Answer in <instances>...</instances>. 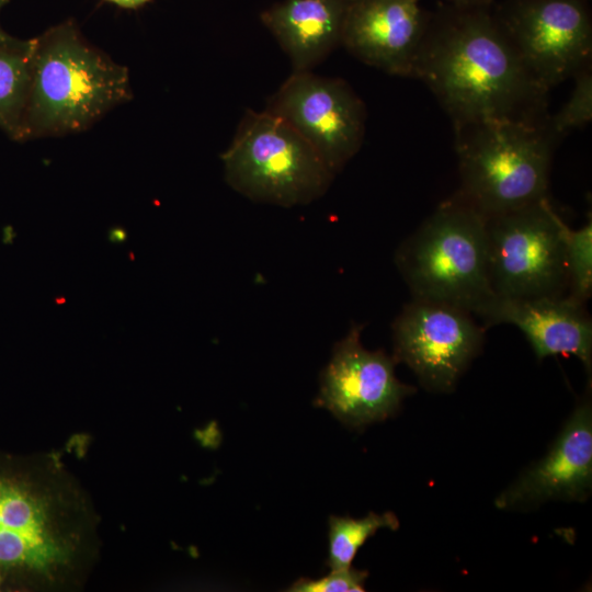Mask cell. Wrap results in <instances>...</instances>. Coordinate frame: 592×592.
<instances>
[{
    "instance_id": "obj_1",
    "label": "cell",
    "mask_w": 592,
    "mask_h": 592,
    "mask_svg": "<svg viewBox=\"0 0 592 592\" xmlns=\"http://www.w3.org/2000/svg\"><path fill=\"white\" fill-rule=\"evenodd\" d=\"M413 77L454 125L490 119L546 121V91L524 65L491 7L452 4L431 14Z\"/></svg>"
},
{
    "instance_id": "obj_2",
    "label": "cell",
    "mask_w": 592,
    "mask_h": 592,
    "mask_svg": "<svg viewBox=\"0 0 592 592\" xmlns=\"http://www.w3.org/2000/svg\"><path fill=\"white\" fill-rule=\"evenodd\" d=\"M96 516L86 492L55 456L15 473L0 467V576L47 588L76 584L94 559Z\"/></svg>"
},
{
    "instance_id": "obj_3",
    "label": "cell",
    "mask_w": 592,
    "mask_h": 592,
    "mask_svg": "<svg viewBox=\"0 0 592 592\" xmlns=\"http://www.w3.org/2000/svg\"><path fill=\"white\" fill-rule=\"evenodd\" d=\"M132 95L128 69L65 21L33 38L18 141L82 132Z\"/></svg>"
},
{
    "instance_id": "obj_4",
    "label": "cell",
    "mask_w": 592,
    "mask_h": 592,
    "mask_svg": "<svg viewBox=\"0 0 592 592\" xmlns=\"http://www.w3.org/2000/svg\"><path fill=\"white\" fill-rule=\"evenodd\" d=\"M460 189L486 217L548 197L555 139L546 121L490 119L455 126Z\"/></svg>"
},
{
    "instance_id": "obj_5",
    "label": "cell",
    "mask_w": 592,
    "mask_h": 592,
    "mask_svg": "<svg viewBox=\"0 0 592 592\" xmlns=\"http://www.w3.org/2000/svg\"><path fill=\"white\" fill-rule=\"evenodd\" d=\"M487 217L457 193L397 249L412 298L448 304L480 318L494 299L488 278Z\"/></svg>"
},
{
    "instance_id": "obj_6",
    "label": "cell",
    "mask_w": 592,
    "mask_h": 592,
    "mask_svg": "<svg viewBox=\"0 0 592 592\" xmlns=\"http://www.w3.org/2000/svg\"><path fill=\"white\" fill-rule=\"evenodd\" d=\"M221 160L235 191L283 207L316 201L334 178L305 138L265 110L246 113Z\"/></svg>"
},
{
    "instance_id": "obj_7",
    "label": "cell",
    "mask_w": 592,
    "mask_h": 592,
    "mask_svg": "<svg viewBox=\"0 0 592 592\" xmlns=\"http://www.w3.org/2000/svg\"><path fill=\"white\" fill-rule=\"evenodd\" d=\"M486 225L488 278L494 298L567 295V223L548 197L487 217Z\"/></svg>"
},
{
    "instance_id": "obj_8",
    "label": "cell",
    "mask_w": 592,
    "mask_h": 592,
    "mask_svg": "<svg viewBox=\"0 0 592 592\" xmlns=\"http://www.w3.org/2000/svg\"><path fill=\"white\" fill-rule=\"evenodd\" d=\"M589 0H505L493 11L524 65L548 91L590 65Z\"/></svg>"
},
{
    "instance_id": "obj_9",
    "label": "cell",
    "mask_w": 592,
    "mask_h": 592,
    "mask_svg": "<svg viewBox=\"0 0 592 592\" xmlns=\"http://www.w3.org/2000/svg\"><path fill=\"white\" fill-rule=\"evenodd\" d=\"M485 330L465 309L412 298L392 322V357L425 389L448 392L480 353Z\"/></svg>"
},
{
    "instance_id": "obj_10",
    "label": "cell",
    "mask_w": 592,
    "mask_h": 592,
    "mask_svg": "<svg viewBox=\"0 0 592 592\" xmlns=\"http://www.w3.org/2000/svg\"><path fill=\"white\" fill-rule=\"evenodd\" d=\"M292 126L335 175L360 150L366 111L342 79L294 72L265 109Z\"/></svg>"
},
{
    "instance_id": "obj_11",
    "label": "cell",
    "mask_w": 592,
    "mask_h": 592,
    "mask_svg": "<svg viewBox=\"0 0 592 592\" xmlns=\"http://www.w3.org/2000/svg\"><path fill=\"white\" fill-rule=\"evenodd\" d=\"M364 325L353 323L333 348L321 373L316 405L352 428H362L394 415L415 388L399 382L396 361L383 350L362 345Z\"/></svg>"
},
{
    "instance_id": "obj_12",
    "label": "cell",
    "mask_w": 592,
    "mask_h": 592,
    "mask_svg": "<svg viewBox=\"0 0 592 592\" xmlns=\"http://www.w3.org/2000/svg\"><path fill=\"white\" fill-rule=\"evenodd\" d=\"M592 489V407L585 397L548 453L494 500L501 510L535 508L548 500L585 501Z\"/></svg>"
},
{
    "instance_id": "obj_13",
    "label": "cell",
    "mask_w": 592,
    "mask_h": 592,
    "mask_svg": "<svg viewBox=\"0 0 592 592\" xmlns=\"http://www.w3.org/2000/svg\"><path fill=\"white\" fill-rule=\"evenodd\" d=\"M421 0H349L341 44L363 62L413 77L431 14Z\"/></svg>"
},
{
    "instance_id": "obj_14",
    "label": "cell",
    "mask_w": 592,
    "mask_h": 592,
    "mask_svg": "<svg viewBox=\"0 0 592 592\" xmlns=\"http://www.w3.org/2000/svg\"><path fill=\"white\" fill-rule=\"evenodd\" d=\"M485 328L509 323L519 328L538 361L574 355L591 374L592 321L585 309L568 295L537 298H494L480 317Z\"/></svg>"
},
{
    "instance_id": "obj_15",
    "label": "cell",
    "mask_w": 592,
    "mask_h": 592,
    "mask_svg": "<svg viewBox=\"0 0 592 592\" xmlns=\"http://www.w3.org/2000/svg\"><path fill=\"white\" fill-rule=\"evenodd\" d=\"M349 0H284L261 14L294 72L310 71L339 44Z\"/></svg>"
},
{
    "instance_id": "obj_16",
    "label": "cell",
    "mask_w": 592,
    "mask_h": 592,
    "mask_svg": "<svg viewBox=\"0 0 592 592\" xmlns=\"http://www.w3.org/2000/svg\"><path fill=\"white\" fill-rule=\"evenodd\" d=\"M33 38L0 44V130L18 141L31 80Z\"/></svg>"
},
{
    "instance_id": "obj_17",
    "label": "cell",
    "mask_w": 592,
    "mask_h": 592,
    "mask_svg": "<svg viewBox=\"0 0 592 592\" xmlns=\"http://www.w3.org/2000/svg\"><path fill=\"white\" fill-rule=\"evenodd\" d=\"M398 519L391 512L368 513L363 519L330 516L329 556L327 563L331 570L351 567L363 544L380 528L397 530Z\"/></svg>"
},
{
    "instance_id": "obj_18",
    "label": "cell",
    "mask_w": 592,
    "mask_h": 592,
    "mask_svg": "<svg viewBox=\"0 0 592 592\" xmlns=\"http://www.w3.org/2000/svg\"><path fill=\"white\" fill-rule=\"evenodd\" d=\"M565 261L568 293L576 301L585 305L592 295V218L579 229L568 225L565 229Z\"/></svg>"
},
{
    "instance_id": "obj_19",
    "label": "cell",
    "mask_w": 592,
    "mask_h": 592,
    "mask_svg": "<svg viewBox=\"0 0 592 592\" xmlns=\"http://www.w3.org/2000/svg\"><path fill=\"white\" fill-rule=\"evenodd\" d=\"M574 88L568 102L550 118L548 126L556 137L581 128L592 119V71L590 65L574 77Z\"/></svg>"
},
{
    "instance_id": "obj_20",
    "label": "cell",
    "mask_w": 592,
    "mask_h": 592,
    "mask_svg": "<svg viewBox=\"0 0 592 592\" xmlns=\"http://www.w3.org/2000/svg\"><path fill=\"white\" fill-rule=\"evenodd\" d=\"M368 572L352 567L331 570L318 579L301 578L292 584L293 592H362L365 591V580Z\"/></svg>"
},
{
    "instance_id": "obj_21",
    "label": "cell",
    "mask_w": 592,
    "mask_h": 592,
    "mask_svg": "<svg viewBox=\"0 0 592 592\" xmlns=\"http://www.w3.org/2000/svg\"><path fill=\"white\" fill-rule=\"evenodd\" d=\"M128 235L123 226H112L107 231V240L114 244H122L127 241Z\"/></svg>"
},
{
    "instance_id": "obj_22",
    "label": "cell",
    "mask_w": 592,
    "mask_h": 592,
    "mask_svg": "<svg viewBox=\"0 0 592 592\" xmlns=\"http://www.w3.org/2000/svg\"><path fill=\"white\" fill-rule=\"evenodd\" d=\"M448 4L460 8L491 7L493 0H447Z\"/></svg>"
},
{
    "instance_id": "obj_23",
    "label": "cell",
    "mask_w": 592,
    "mask_h": 592,
    "mask_svg": "<svg viewBox=\"0 0 592 592\" xmlns=\"http://www.w3.org/2000/svg\"><path fill=\"white\" fill-rule=\"evenodd\" d=\"M106 1L112 2L125 9H137L139 7L145 5L150 0H106Z\"/></svg>"
},
{
    "instance_id": "obj_24",
    "label": "cell",
    "mask_w": 592,
    "mask_h": 592,
    "mask_svg": "<svg viewBox=\"0 0 592 592\" xmlns=\"http://www.w3.org/2000/svg\"><path fill=\"white\" fill-rule=\"evenodd\" d=\"M9 2V0H0V12L2 8ZM16 38L9 35L7 32L3 31V29L0 26V44H9L14 42Z\"/></svg>"
},
{
    "instance_id": "obj_25",
    "label": "cell",
    "mask_w": 592,
    "mask_h": 592,
    "mask_svg": "<svg viewBox=\"0 0 592 592\" xmlns=\"http://www.w3.org/2000/svg\"><path fill=\"white\" fill-rule=\"evenodd\" d=\"M1 581H2V578H1V576H0V583H1Z\"/></svg>"
}]
</instances>
